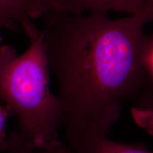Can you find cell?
Segmentation results:
<instances>
[{"label":"cell","instance_id":"1","mask_svg":"<svg viewBox=\"0 0 153 153\" xmlns=\"http://www.w3.org/2000/svg\"><path fill=\"white\" fill-rule=\"evenodd\" d=\"M43 16V43L62 105V142L74 152L86 137L107 135L124 103L153 87L141 56L153 3L118 19L104 11L50 10Z\"/></svg>","mask_w":153,"mask_h":153},{"label":"cell","instance_id":"2","mask_svg":"<svg viewBox=\"0 0 153 153\" xmlns=\"http://www.w3.org/2000/svg\"><path fill=\"white\" fill-rule=\"evenodd\" d=\"M24 32L30 45L23 54L0 46V100L18 118L19 131L36 148L45 149L59 140L62 105L50 88L44 30L32 24Z\"/></svg>","mask_w":153,"mask_h":153},{"label":"cell","instance_id":"3","mask_svg":"<svg viewBox=\"0 0 153 153\" xmlns=\"http://www.w3.org/2000/svg\"><path fill=\"white\" fill-rule=\"evenodd\" d=\"M152 3L153 0H50L48 11L74 15L108 11L135 14Z\"/></svg>","mask_w":153,"mask_h":153},{"label":"cell","instance_id":"4","mask_svg":"<svg viewBox=\"0 0 153 153\" xmlns=\"http://www.w3.org/2000/svg\"><path fill=\"white\" fill-rule=\"evenodd\" d=\"M50 0H0V28L24 31L48 11Z\"/></svg>","mask_w":153,"mask_h":153},{"label":"cell","instance_id":"5","mask_svg":"<svg viewBox=\"0 0 153 153\" xmlns=\"http://www.w3.org/2000/svg\"><path fill=\"white\" fill-rule=\"evenodd\" d=\"M74 153H152L144 145L124 144L109 139L103 134L86 137Z\"/></svg>","mask_w":153,"mask_h":153},{"label":"cell","instance_id":"6","mask_svg":"<svg viewBox=\"0 0 153 153\" xmlns=\"http://www.w3.org/2000/svg\"><path fill=\"white\" fill-rule=\"evenodd\" d=\"M7 153H74L62 141L57 140L45 149L36 148L27 137L14 131L7 137Z\"/></svg>","mask_w":153,"mask_h":153},{"label":"cell","instance_id":"7","mask_svg":"<svg viewBox=\"0 0 153 153\" xmlns=\"http://www.w3.org/2000/svg\"><path fill=\"white\" fill-rule=\"evenodd\" d=\"M142 60L147 71L153 78V35H146L142 48Z\"/></svg>","mask_w":153,"mask_h":153},{"label":"cell","instance_id":"8","mask_svg":"<svg viewBox=\"0 0 153 153\" xmlns=\"http://www.w3.org/2000/svg\"><path fill=\"white\" fill-rule=\"evenodd\" d=\"M11 116H13V114L8 107L0 104V153L5 152L7 150L8 136L6 128L7 120Z\"/></svg>","mask_w":153,"mask_h":153},{"label":"cell","instance_id":"9","mask_svg":"<svg viewBox=\"0 0 153 153\" xmlns=\"http://www.w3.org/2000/svg\"><path fill=\"white\" fill-rule=\"evenodd\" d=\"M1 41H2V38H1V34H0V43H1Z\"/></svg>","mask_w":153,"mask_h":153}]
</instances>
